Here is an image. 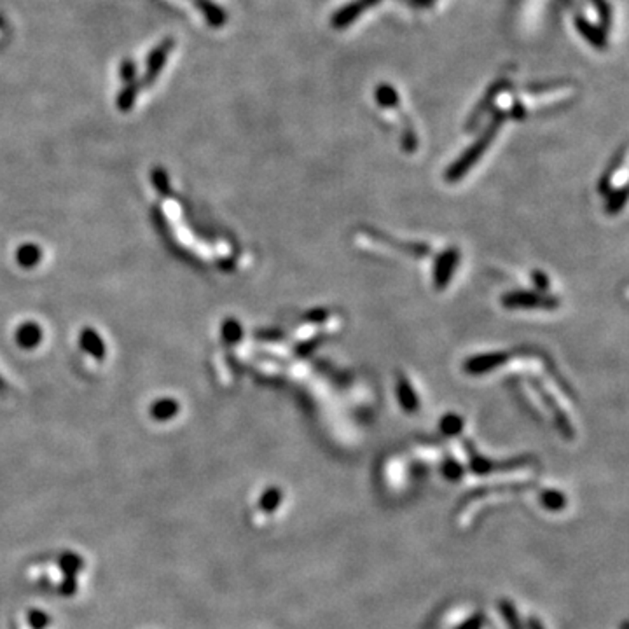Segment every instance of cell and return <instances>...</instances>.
Here are the masks:
<instances>
[{
    "label": "cell",
    "mask_w": 629,
    "mask_h": 629,
    "mask_svg": "<svg viewBox=\"0 0 629 629\" xmlns=\"http://www.w3.org/2000/svg\"><path fill=\"white\" fill-rule=\"evenodd\" d=\"M79 339H81V346L89 353V355H93L95 359H98V360H102L103 357H105V345H103L100 334H96L93 329H89V327L82 329L81 338Z\"/></svg>",
    "instance_id": "obj_6"
},
{
    "label": "cell",
    "mask_w": 629,
    "mask_h": 629,
    "mask_svg": "<svg viewBox=\"0 0 629 629\" xmlns=\"http://www.w3.org/2000/svg\"><path fill=\"white\" fill-rule=\"evenodd\" d=\"M137 95H138L137 82H130V84H126L123 88V91L119 93V98H117V107H119L123 112H128V110L135 105Z\"/></svg>",
    "instance_id": "obj_11"
},
{
    "label": "cell",
    "mask_w": 629,
    "mask_h": 629,
    "mask_svg": "<svg viewBox=\"0 0 629 629\" xmlns=\"http://www.w3.org/2000/svg\"><path fill=\"white\" fill-rule=\"evenodd\" d=\"M178 413V402L173 399H161L152 404L151 416L157 421L171 420Z\"/></svg>",
    "instance_id": "obj_7"
},
{
    "label": "cell",
    "mask_w": 629,
    "mask_h": 629,
    "mask_svg": "<svg viewBox=\"0 0 629 629\" xmlns=\"http://www.w3.org/2000/svg\"><path fill=\"white\" fill-rule=\"evenodd\" d=\"M16 259L23 267H34L37 266L39 260L42 259V252L37 245H34V243H27V245H21L20 249H18Z\"/></svg>",
    "instance_id": "obj_9"
},
{
    "label": "cell",
    "mask_w": 629,
    "mask_h": 629,
    "mask_svg": "<svg viewBox=\"0 0 629 629\" xmlns=\"http://www.w3.org/2000/svg\"><path fill=\"white\" fill-rule=\"evenodd\" d=\"M4 390H6V383H4L2 378H0V393H2Z\"/></svg>",
    "instance_id": "obj_19"
},
{
    "label": "cell",
    "mask_w": 629,
    "mask_h": 629,
    "mask_svg": "<svg viewBox=\"0 0 629 629\" xmlns=\"http://www.w3.org/2000/svg\"><path fill=\"white\" fill-rule=\"evenodd\" d=\"M591 2H592V6H595V9L598 11L600 21H602V28L603 30H607L610 25V21H612V18H610L609 2H607V0H591Z\"/></svg>",
    "instance_id": "obj_13"
},
{
    "label": "cell",
    "mask_w": 629,
    "mask_h": 629,
    "mask_svg": "<svg viewBox=\"0 0 629 629\" xmlns=\"http://www.w3.org/2000/svg\"><path fill=\"white\" fill-rule=\"evenodd\" d=\"M28 621H30V624L35 629H44L49 623H51V619L48 617V614L39 612V610H32L30 616H28Z\"/></svg>",
    "instance_id": "obj_17"
},
{
    "label": "cell",
    "mask_w": 629,
    "mask_h": 629,
    "mask_svg": "<svg viewBox=\"0 0 629 629\" xmlns=\"http://www.w3.org/2000/svg\"><path fill=\"white\" fill-rule=\"evenodd\" d=\"M223 338L226 339L230 345L231 343L239 341V338H241V327H239L234 320H227L226 324L223 325Z\"/></svg>",
    "instance_id": "obj_14"
},
{
    "label": "cell",
    "mask_w": 629,
    "mask_h": 629,
    "mask_svg": "<svg viewBox=\"0 0 629 629\" xmlns=\"http://www.w3.org/2000/svg\"><path fill=\"white\" fill-rule=\"evenodd\" d=\"M198 4V7L201 9V13L205 14L206 21L213 27H223L226 23V13L220 9L219 6L212 2V0H194Z\"/></svg>",
    "instance_id": "obj_8"
},
{
    "label": "cell",
    "mask_w": 629,
    "mask_h": 629,
    "mask_svg": "<svg viewBox=\"0 0 629 629\" xmlns=\"http://www.w3.org/2000/svg\"><path fill=\"white\" fill-rule=\"evenodd\" d=\"M575 27L577 32L596 49H605L607 48V34L602 27H596L592 25L588 18L584 16H575Z\"/></svg>",
    "instance_id": "obj_3"
},
{
    "label": "cell",
    "mask_w": 629,
    "mask_h": 629,
    "mask_svg": "<svg viewBox=\"0 0 629 629\" xmlns=\"http://www.w3.org/2000/svg\"><path fill=\"white\" fill-rule=\"evenodd\" d=\"M42 339V331L37 324L34 322H27V324L21 325L16 331V341L21 348L32 350L41 343Z\"/></svg>",
    "instance_id": "obj_5"
},
{
    "label": "cell",
    "mask_w": 629,
    "mask_h": 629,
    "mask_svg": "<svg viewBox=\"0 0 629 629\" xmlns=\"http://www.w3.org/2000/svg\"><path fill=\"white\" fill-rule=\"evenodd\" d=\"M171 48H173V39H164V41L157 46L154 51L149 55L147 70H145V76H144L145 84H151V82L156 81V77L159 76L161 69H163L164 63H166V58H168V55H170Z\"/></svg>",
    "instance_id": "obj_2"
},
{
    "label": "cell",
    "mask_w": 629,
    "mask_h": 629,
    "mask_svg": "<svg viewBox=\"0 0 629 629\" xmlns=\"http://www.w3.org/2000/svg\"><path fill=\"white\" fill-rule=\"evenodd\" d=\"M509 86H510V82L509 81H503V79H500V81H496L495 84L489 86L488 91H486V95L482 96V100H481V102H479V105L475 107L474 112H472V116H470V119H469V128H472V124L477 123V121L481 119V117L484 116L486 112H488L489 107H491L493 103L496 102V96H498L500 93L505 91V89H509Z\"/></svg>",
    "instance_id": "obj_4"
},
{
    "label": "cell",
    "mask_w": 629,
    "mask_h": 629,
    "mask_svg": "<svg viewBox=\"0 0 629 629\" xmlns=\"http://www.w3.org/2000/svg\"><path fill=\"white\" fill-rule=\"evenodd\" d=\"M119 74H121V79H123L126 84H130V82H135V76H137V67H135V63L131 62V60H124V62L121 63Z\"/></svg>",
    "instance_id": "obj_16"
},
{
    "label": "cell",
    "mask_w": 629,
    "mask_h": 629,
    "mask_svg": "<svg viewBox=\"0 0 629 629\" xmlns=\"http://www.w3.org/2000/svg\"><path fill=\"white\" fill-rule=\"evenodd\" d=\"M152 184H154V187L161 192V194H164V196L170 194L168 175H166V171L161 170V168H156V170L152 171Z\"/></svg>",
    "instance_id": "obj_12"
},
{
    "label": "cell",
    "mask_w": 629,
    "mask_h": 629,
    "mask_svg": "<svg viewBox=\"0 0 629 629\" xmlns=\"http://www.w3.org/2000/svg\"><path fill=\"white\" fill-rule=\"evenodd\" d=\"M376 102L380 103L385 109H392V107L399 105V95H397L395 89L388 84H381L376 88Z\"/></svg>",
    "instance_id": "obj_10"
},
{
    "label": "cell",
    "mask_w": 629,
    "mask_h": 629,
    "mask_svg": "<svg viewBox=\"0 0 629 629\" xmlns=\"http://www.w3.org/2000/svg\"><path fill=\"white\" fill-rule=\"evenodd\" d=\"M432 2H434V0H409V4H413V6L416 7H427L430 6Z\"/></svg>",
    "instance_id": "obj_18"
},
{
    "label": "cell",
    "mask_w": 629,
    "mask_h": 629,
    "mask_svg": "<svg viewBox=\"0 0 629 629\" xmlns=\"http://www.w3.org/2000/svg\"><path fill=\"white\" fill-rule=\"evenodd\" d=\"M380 2L381 0H355V2L352 4H346V6H343L338 13H334V16H332L331 20V25L334 28H338V30L346 28L348 25H352L353 21L359 20L367 9H371V7H374Z\"/></svg>",
    "instance_id": "obj_1"
},
{
    "label": "cell",
    "mask_w": 629,
    "mask_h": 629,
    "mask_svg": "<svg viewBox=\"0 0 629 629\" xmlns=\"http://www.w3.org/2000/svg\"><path fill=\"white\" fill-rule=\"evenodd\" d=\"M60 563H62L63 570H65V575H74L82 567L81 557L76 556V554H63Z\"/></svg>",
    "instance_id": "obj_15"
}]
</instances>
